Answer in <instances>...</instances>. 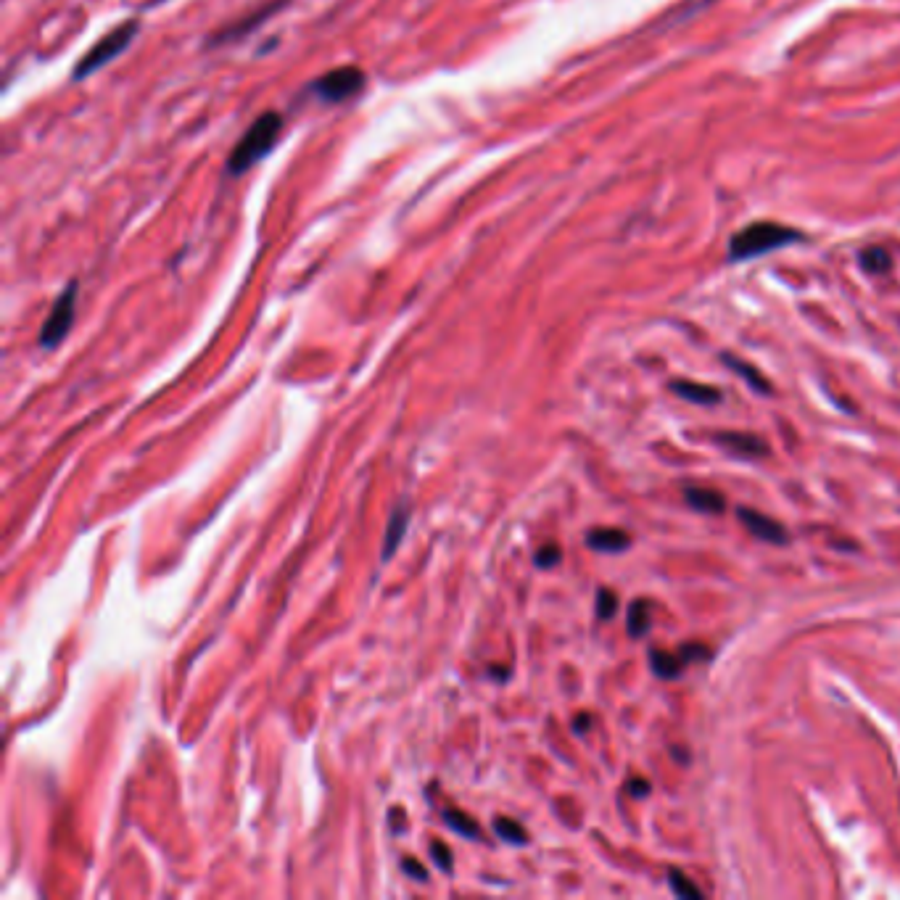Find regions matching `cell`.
<instances>
[{
    "instance_id": "cell-1",
    "label": "cell",
    "mask_w": 900,
    "mask_h": 900,
    "mask_svg": "<svg viewBox=\"0 0 900 900\" xmlns=\"http://www.w3.org/2000/svg\"><path fill=\"white\" fill-rule=\"evenodd\" d=\"M280 130H283V117H280L278 111H264L262 117L246 130V135L230 151V156H227V172L230 175L249 172L254 164H259L275 148Z\"/></svg>"
},
{
    "instance_id": "cell-2",
    "label": "cell",
    "mask_w": 900,
    "mask_h": 900,
    "mask_svg": "<svg viewBox=\"0 0 900 900\" xmlns=\"http://www.w3.org/2000/svg\"><path fill=\"white\" fill-rule=\"evenodd\" d=\"M803 238L800 230L779 222H753V225L742 227L740 233L734 235L729 243V259L732 262H745V259H758L769 251L784 249L790 243H798Z\"/></svg>"
},
{
    "instance_id": "cell-3",
    "label": "cell",
    "mask_w": 900,
    "mask_h": 900,
    "mask_svg": "<svg viewBox=\"0 0 900 900\" xmlns=\"http://www.w3.org/2000/svg\"><path fill=\"white\" fill-rule=\"evenodd\" d=\"M138 30H140L138 22H122L119 27H114L109 35H103L101 40L77 61V66H74V80H85V77L96 74L98 69H103V66L111 64L114 59H119V56L130 48V43L135 40Z\"/></svg>"
},
{
    "instance_id": "cell-4",
    "label": "cell",
    "mask_w": 900,
    "mask_h": 900,
    "mask_svg": "<svg viewBox=\"0 0 900 900\" xmlns=\"http://www.w3.org/2000/svg\"><path fill=\"white\" fill-rule=\"evenodd\" d=\"M74 312H77V283H69L64 291L59 293V299L53 304L51 315L45 320L43 330H40V346L43 349H56V346L69 336V330L74 325Z\"/></svg>"
},
{
    "instance_id": "cell-5",
    "label": "cell",
    "mask_w": 900,
    "mask_h": 900,
    "mask_svg": "<svg viewBox=\"0 0 900 900\" xmlns=\"http://www.w3.org/2000/svg\"><path fill=\"white\" fill-rule=\"evenodd\" d=\"M362 88H365V72L357 66H338L333 72L322 74L317 82H312V93L322 103H344L357 96Z\"/></svg>"
},
{
    "instance_id": "cell-6",
    "label": "cell",
    "mask_w": 900,
    "mask_h": 900,
    "mask_svg": "<svg viewBox=\"0 0 900 900\" xmlns=\"http://www.w3.org/2000/svg\"><path fill=\"white\" fill-rule=\"evenodd\" d=\"M713 444L724 449L726 454H734L740 460H761L771 452V447L761 436L755 433H740V431H718L713 436Z\"/></svg>"
},
{
    "instance_id": "cell-7",
    "label": "cell",
    "mask_w": 900,
    "mask_h": 900,
    "mask_svg": "<svg viewBox=\"0 0 900 900\" xmlns=\"http://www.w3.org/2000/svg\"><path fill=\"white\" fill-rule=\"evenodd\" d=\"M737 518L742 520V526L755 536V539H761L766 544H776V547H784V544L790 542V534H787V528L779 523V520L769 518V515L758 513V510H750V507H740L737 510Z\"/></svg>"
},
{
    "instance_id": "cell-8",
    "label": "cell",
    "mask_w": 900,
    "mask_h": 900,
    "mask_svg": "<svg viewBox=\"0 0 900 900\" xmlns=\"http://www.w3.org/2000/svg\"><path fill=\"white\" fill-rule=\"evenodd\" d=\"M684 499L687 505L697 513L705 515H721L726 510V497L721 491L708 489V486H687L684 489Z\"/></svg>"
},
{
    "instance_id": "cell-9",
    "label": "cell",
    "mask_w": 900,
    "mask_h": 900,
    "mask_svg": "<svg viewBox=\"0 0 900 900\" xmlns=\"http://www.w3.org/2000/svg\"><path fill=\"white\" fill-rule=\"evenodd\" d=\"M586 544L597 552H623L629 549L631 536L621 528H594L586 534Z\"/></svg>"
},
{
    "instance_id": "cell-10",
    "label": "cell",
    "mask_w": 900,
    "mask_h": 900,
    "mask_svg": "<svg viewBox=\"0 0 900 900\" xmlns=\"http://www.w3.org/2000/svg\"><path fill=\"white\" fill-rule=\"evenodd\" d=\"M671 391L692 404H718L721 402V391H718L716 386H705V383L674 381L671 383Z\"/></svg>"
},
{
    "instance_id": "cell-11",
    "label": "cell",
    "mask_w": 900,
    "mask_h": 900,
    "mask_svg": "<svg viewBox=\"0 0 900 900\" xmlns=\"http://www.w3.org/2000/svg\"><path fill=\"white\" fill-rule=\"evenodd\" d=\"M407 523H410V510L407 505H399L388 520V531H386V542H383V560H391L396 552V547L402 544L404 539V531H407Z\"/></svg>"
},
{
    "instance_id": "cell-12",
    "label": "cell",
    "mask_w": 900,
    "mask_h": 900,
    "mask_svg": "<svg viewBox=\"0 0 900 900\" xmlns=\"http://www.w3.org/2000/svg\"><path fill=\"white\" fill-rule=\"evenodd\" d=\"M721 362H724L729 370H734V373L740 375L742 381H745L750 388H755L758 394H771V383L766 381V378H763V375L758 373L753 365H747V362H742V359L734 357V354H721Z\"/></svg>"
},
{
    "instance_id": "cell-13",
    "label": "cell",
    "mask_w": 900,
    "mask_h": 900,
    "mask_svg": "<svg viewBox=\"0 0 900 900\" xmlns=\"http://www.w3.org/2000/svg\"><path fill=\"white\" fill-rule=\"evenodd\" d=\"M684 666H687V660L681 658V652L676 655V652L666 650H650V668L660 679H679Z\"/></svg>"
},
{
    "instance_id": "cell-14",
    "label": "cell",
    "mask_w": 900,
    "mask_h": 900,
    "mask_svg": "<svg viewBox=\"0 0 900 900\" xmlns=\"http://www.w3.org/2000/svg\"><path fill=\"white\" fill-rule=\"evenodd\" d=\"M652 623V608L647 600H634L629 605V613H626V629H629V637L639 639L650 631Z\"/></svg>"
},
{
    "instance_id": "cell-15",
    "label": "cell",
    "mask_w": 900,
    "mask_h": 900,
    "mask_svg": "<svg viewBox=\"0 0 900 900\" xmlns=\"http://www.w3.org/2000/svg\"><path fill=\"white\" fill-rule=\"evenodd\" d=\"M668 882H671V890H674L679 898L684 900H700L703 898V890L687 877V874H681L679 869H668Z\"/></svg>"
},
{
    "instance_id": "cell-16",
    "label": "cell",
    "mask_w": 900,
    "mask_h": 900,
    "mask_svg": "<svg viewBox=\"0 0 900 900\" xmlns=\"http://www.w3.org/2000/svg\"><path fill=\"white\" fill-rule=\"evenodd\" d=\"M444 821H447L449 829H454L457 835H465L470 837V840H478V835H481V829H478V824L470 819L468 813L452 811V808H449V811H444Z\"/></svg>"
},
{
    "instance_id": "cell-17",
    "label": "cell",
    "mask_w": 900,
    "mask_h": 900,
    "mask_svg": "<svg viewBox=\"0 0 900 900\" xmlns=\"http://www.w3.org/2000/svg\"><path fill=\"white\" fill-rule=\"evenodd\" d=\"M494 832H497V835L502 837V840H505V842H510V845H526V842H528L526 829L520 827L518 821H513V819H497V821H494Z\"/></svg>"
},
{
    "instance_id": "cell-18",
    "label": "cell",
    "mask_w": 900,
    "mask_h": 900,
    "mask_svg": "<svg viewBox=\"0 0 900 900\" xmlns=\"http://www.w3.org/2000/svg\"><path fill=\"white\" fill-rule=\"evenodd\" d=\"M615 613H618V594L613 589H600L597 592V618L610 621Z\"/></svg>"
},
{
    "instance_id": "cell-19",
    "label": "cell",
    "mask_w": 900,
    "mask_h": 900,
    "mask_svg": "<svg viewBox=\"0 0 900 900\" xmlns=\"http://www.w3.org/2000/svg\"><path fill=\"white\" fill-rule=\"evenodd\" d=\"M861 264H864V270L869 272H887L890 270V257H887V251L882 249H866L861 254Z\"/></svg>"
},
{
    "instance_id": "cell-20",
    "label": "cell",
    "mask_w": 900,
    "mask_h": 900,
    "mask_svg": "<svg viewBox=\"0 0 900 900\" xmlns=\"http://www.w3.org/2000/svg\"><path fill=\"white\" fill-rule=\"evenodd\" d=\"M560 557H563L560 547H557V544H547V547H542L536 552L534 563L539 565V568H552V565L560 563Z\"/></svg>"
},
{
    "instance_id": "cell-21",
    "label": "cell",
    "mask_w": 900,
    "mask_h": 900,
    "mask_svg": "<svg viewBox=\"0 0 900 900\" xmlns=\"http://www.w3.org/2000/svg\"><path fill=\"white\" fill-rule=\"evenodd\" d=\"M431 856L436 861V866H441L447 874H452V850L444 842H431Z\"/></svg>"
},
{
    "instance_id": "cell-22",
    "label": "cell",
    "mask_w": 900,
    "mask_h": 900,
    "mask_svg": "<svg viewBox=\"0 0 900 900\" xmlns=\"http://www.w3.org/2000/svg\"><path fill=\"white\" fill-rule=\"evenodd\" d=\"M681 658L689 663H697V660H708L710 658V650L705 644H681Z\"/></svg>"
},
{
    "instance_id": "cell-23",
    "label": "cell",
    "mask_w": 900,
    "mask_h": 900,
    "mask_svg": "<svg viewBox=\"0 0 900 900\" xmlns=\"http://www.w3.org/2000/svg\"><path fill=\"white\" fill-rule=\"evenodd\" d=\"M404 871H407V874H410L412 879H420V882H425V879H428V871H425L423 866L418 864V861H412V858H407V861H404Z\"/></svg>"
},
{
    "instance_id": "cell-24",
    "label": "cell",
    "mask_w": 900,
    "mask_h": 900,
    "mask_svg": "<svg viewBox=\"0 0 900 900\" xmlns=\"http://www.w3.org/2000/svg\"><path fill=\"white\" fill-rule=\"evenodd\" d=\"M626 790H629L634 798H644V795L650 792V782H644V779H631V782L626 784Z\"/></svg>"
},
{
    "instance_id": "cell-25",
    "label": "cell",
    "mask_w": 900,
    "mask_h": 900,
    "mask_svg": "<svg viewBox=\"0 0 900 900\" xmlns=\"http://www.w3.org/2000/svg\"><path fill=\"white\" fill-rule=\"evenodd\" d=\"M589 724H592V718H589V716H579V718H576V721H573V729H576V732L581 734Z\"/></svg>"
}]
</instances>
